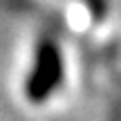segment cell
Instances as JSON below:
<instances>
[{"instance_id": "cell-1", "label": "cell", "mask_w": 121, "mask_h": 121, "mask_svg": "<svg viewBox=\"0 0 121 121\" xmlns=\"http://www.w3.org/2000/svg\"><path fill=\"white\" fill-rule=\"evenodd\" d=\"M63 81V58L60 52L54 43L43 40L38 45V52L34 58V69L29 72L27 78V99L34 103H43L47 96H52V92L56 90Z\"/></svg>"}]
</instances>
